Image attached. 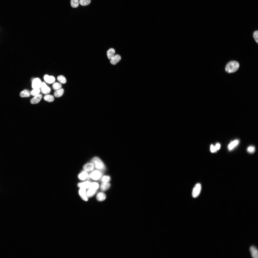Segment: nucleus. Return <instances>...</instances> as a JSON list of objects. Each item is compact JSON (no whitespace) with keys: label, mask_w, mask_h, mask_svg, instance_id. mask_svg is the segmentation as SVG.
<instances>
[{"label":"nucleus","mask_w":258,"mask_h":258,"mask_svg":"<svg viewBox=\"0 0 258 258\" xmlns=\"http://www.w3.org/2000/svg\"><path fill=\"white\" fill-rule=\"evenodd\" d=\"M239 67V64L238 62L234 61H231L226 64L225 70L228 73H233L237 71Z\"/></svg>","instance_id":"1"},{"label":"nucleus","mask_w":258,"mask_h":258,"mask_svg":"<svg viewBox=\"0 0 258 258\" xmlns=\"http://www.w3.org/2000/svg\"><path fill=\"white\" fill-rule=\"evenodd\" d=\"M91 163L94 165L95 168L98 169L103 170L105 168L104 163L101 159L97 157L93 158L91 161Z\"/></svg>","instance_id":"2"},{"label":"nucleus","mask_w":258,"mask_h":258,"mask_svg":"<svg viewBox=\"0 0 258 258\" xmlns=\"http://www.w3.org/2000/svg\"><path fill=\"white\" fill-rule=\"evenodd\" d=\"M201 189V185L199 183L196 184L193 188L192 195L194 198L197 197L199 195Z\"/></svg>","instance_id":"3"},{"label":"nucleus","mask_w":258,"mask_h":258,"mask_svg":"<svg viewBox=\"0 0 258 258\" xmlns=\"http://www.w3.org/2000/svg\"><path fill=\"white\" fill-rule=\"evenodd\" d=\"M32 82V87L33 89H39L41 87L42 83L39 78H35Z\"/></svg>","instance_id":"4"},{"label":"nucleus","mask_w":258,"mask_h":258,"mask_svg":"<svg viewBox=\"0 0 258 258\" xmlns=\"http://www.w3.org/2000/svg\"><path fill=\"white\" fill-rule=\"evenodd\" d=\"M101 176V174L100 172L95 170L90 173L89 177L93 180H97Z\"/></svg>","instance_id":"5"},{"label":"nucleus","mask_w":258,"mask_h":258,"mask_svg":"<svg viewBox=\"0 0 258 258\" xmlns=\"http://www.w3.org/2000/svg\"><path fill=\"white\" fill-rule=\"evenodd\" d=\"M40 88L43 94H47L50 92L51 90L50 88L43 82L42 83Z\"/></svg>","instance_id":"6"},{"label":"nucleus","mask_w":258,"mask_h":258,"mask_svg":"<svg viewBox=\"0 0 258 258\" xmlns=\"http://www.w3.org/2000/svg\"><path fill=\"white\" fill-rule=\"evenodd\" d=\"M43 97L41 94H39L32 98L30 100L31 103L32 104H35L38 103L41 100Z\"/></svg>","instance_id":"7"},{"label":"nucleus","mask_w":258,"mask_h":258,"mask_svg":"<svg viewBox=\"0 0 258 258\" xmlns=\"http://www.w3.org/2000/svg\"><path fill=\"white\" fill-rule=\"evenodd\" d=\"M79 193L80 196L82 199L85 201H88L86 189L81 188L79 190Z\"/></svg>","instance_id":"8"},{"label":"nucleus","mask_w":258,"mask_h":258,"mask_svg":"<svg viewBox=\"0 0 258 258\" xmlns=\"http://www.w3.org/2000/svg\"><path fill=\"white\" fill-rule=\"evenodd\" d=\"M250 250L252 257L253 258H258V251L257 248L254 246H251Z\"/></svg>","instance_id":"9"},{"label":"nucleus","mask_w":258,"mask_h":258,"mask_svg":"<svg viewBox=\"0 0 258 258\" xmlns=\"http://www.w3.org/2000/svg\"><path fill=\"white\" fill-rule=\"evenodd\" d=\"M44 79L46 82L49 84L54 83L55 80V79L54 77L52 76H49L47 75H44Z\"/></svg>","instance_id":"10"},{"label":"nucleus","mask_w":258,"mask_h":258,"mask_svg":"<svg viewBox=\"0 0 258 258\" xmlns=\"http://www.w3.org/2000/svg\"><path fill=\"white\" fill-rule=\"evenodd\" d=\"M121 59V57L120 55L118 54L115 55L110 60V62L112 64L115 65L118 63Z\"/></svg>","instance_id":"11"},{"label":"nucleus","mask_w":258,"mask_h":258,"mask_svg":"<svg viewBox=\"0 0 258 258\" xmlns=\"http://www.w3.org/2000/svg\"><path fill=\"white\" fill-rule=\"evenodd\" d=\"M94 167V165L90 163L85 164L84 165L83 168L85 171H90L93 170Z\"/></svg>","instance_id":"12"},{"label":"nucleus","mask_w":258,"mask_h":258,"mask_svg":"<svg viewBox=\"0 0 258 258\" xmlns=\"http://www.w3.org/2000/svg\"><path fill=\"white\" fill-rule=\"evenodd\" d=\"M91 183L88 181H86L79 183L78 184L77 186L81 188L86 189L89 187Z\"/></svg>","instance_id":"13"},{"label":"nucleus","mask_w":258,"mask_h":258,"mask_svg":"<svg viewBox=\"0 0 258 258\" xmlns=\"http://www.w3.org/2000/svg\"><path fill=\"white\" fill-rule=\"evenodd\" d=\"M89 176L87 173L86 171H82L78 175L79 178L82 180H84L86 178L89 179Z\"/></svg>","instance_id":"14"},{"label":"nucleus","mask_w":258,"mask_h":258,"mask_svg":"<svg viewBox=\"0 0 258 258\" xmlns=\"http://www.w3.org/2000/svg\"><path fill=\"white\" fill-rule=\"evenodd\" d=\"M239 140H236L231 142L228 145V148L229 150H231L238 145Z\"/></svg>","instance_id":"15"},{"label":"nucleus","mask_w":258,"mask_h":258,"mask_svg":"<svg viewBox=\"0 0 258 258\" xmlns=\"http://www.w3.org/2000/svg\"><path fill=\"white\" fill-rule=\"evenodd\" d=\"M106 197V195L105 194L102 192L98 193L96 196L97 200L99 201H104Z\"/></svg>","instance_id":"16"},{"label":"nucleus","mask_w":258,"mask_h":258,"mask_svg":"<svg viewBox=\"0 0 258 258\" xmlns=\"http://www.w3.org/2000/svg\"><path fill=\"white\" fill-rule=\"evenodd\" d=\"M115 51L113 48L109 49L107 52V55L108 58L110 60L115 55Z\"/></svg>","instance_id":"17"},{"label":"nucleus","mask_w":258,"mask_h":258,"mask_svg":"<svg viewBox=\"0 0 258 258\" xmlns=\"http://www.w3.org/2000/svg\"><path fill=\"white\" fill-rule=\"evenodd\" d=\"M30 95V92L27 90H24L21 91L20 93V96L22 97H29Z\"/></svg>","instance_id":"18"},{"label":"nucleus","mask_w":258,"mask_h":258,"mask_svg":"<svg viewBox=\"0 0 258 258\" xmlns=\"http://www.w3.org/2000/svg\"><path fill=\"white\" fill-rule=\"evenodd\" d=\"M64 91V90L62 88L56 90L54 92V96L56 97H60L63 94Z\"/></svg>","instance_id":"19"},{"label":"nucleus","mask_w":258,"mask_h":258,"mask_svg":"<svg viewBox=\"0 0 258 258\" xmlns=\"http://www.w3.org/2000/svg\"><path fill=\"white\" fill-rule=\"evenodd\" d=\"M110 186V184L108 183H103L100 186L101 190L102 191H105L108 189Z\"/></svg>","instance_id":"20"},{"label":"nucleus","mask_w":258,"mask_h":258,"mask_svg":"<svg viewBox=\"0 0 258 258\" xmlns=\"http://www.w3.org/2000/svg\"><path fill=\"white\" fill-rule=\"evenodd\" d=\"M44 99L45 100L48 102H51L54 101V98L52 95H47L44 96Z\"/></svg>","instance_id":"21"},{"label":"nucleus","mask_w":258,"mask_h":258,"mask_svg":"<svg viewBox=\"0 0 258 258\" xmlns=\"http://www.w3.org/2000/svg\"><path fill=\"white\" fill-rule=\"evenodd\" d=\"M96 190L91 189H89L86 193L87 197H90L93 196L95 193Z\"/></svg>","instance_id":"22"},{"label":"nucleus","mask_w":258,"mask_h":258,"mask_svg":"<svg viewBox=\"0 0 258 258\" xmlns=\"http://www.w3.org/2000/svg\"><path fill=\"white\" fill-rule=\"evenodd\" d=\"M57 80L62 84H64L66 82V80L65 78L62 75L58 76L57 77Z\"/></svg>","instance_id":"23"},{"label":"nucleus","mask_w":258,"mask_h":258,"mask_svg":"<svg viewBox=\"0 0 258 258\" xmlns=\"http://www.w3.org/2000/svg\"><path fill=\"white\" fill-rule=\"evenodd\" d=\"M99 185L98 183L96 182L91 183L89 189H91L95 190H97L98 188Z\"/></svg>","instance_id":"24"},{"label":"nucleus","mask_w":258,"mask_h":258,"mask_svg":"<svg viewBox=\"0 0 258 258\" xmlns=\"http://www.w3.org/2000/svg\"><path fill=\"white\" fill-rule=\"evenodd\" d=\"M62 87V85L60 83L58 82H55L52 85L53 89L54 90H57L60 89Z\"/></svg>","instance_id":"25"},{"label":"nucleus","mask_w":258,"mask_h":258,"mask_svg":"<svg viewBox=\"0 0 258 258\" xmlns=\"http://www.w3.org/2000/svg\"><path fill=\"white\" fill-rule=\"evenodd\" d=\"M79 0H71L70 4L71 6L73 8H76L79 5Z\"/></svg>","instance_id":"26"},{"label":"nucleus","mask_w":258,"mask_h":258,"mask_svg":"<svg viewBox=\"0 0 258 258\" xmlns=\"http://www.w3.org/2000/svg\"><path fill=\"white\" fill-rule=\"evenodd\" d=\"M40 92L39 89H34L30 92L31 95L33 96H35L39 95Z\"/></svg>","instance_id":"27"},{"label":"nucleus","mask_w":258,"mask_h":258,"mask_svg":"<svg viewBox=\"0 0 258 258\" xmlns=\"http://www.w3.org/2000/svg\"><path fill=\"white\" fill-rule=\"evenodd\" d=\"M91 2V0H80V4L82 6H86L89 5Z\"/></svg>","instance_id":"28"},{"label":"nucleus","mask_w":258,"mask_h":258,"mask_svg":"<svg viewBox=\"0 0 258 258\" xmlns=\"http://www.w3.org/2000/svg\"><path fill=\"white\" fill-rule=\"evenodd\" d=\"M110 177L109 176H104L103 177L102 179V181L103 183H107L110 181Z\"/></svg>","instance_id":"29"},{"label":"nucleus","mask_w":258,"mask_h":258,"mask_svg":"<svg viewBox=\"0 0 258 258\" xmlns=\"http://www.w3.org/2000/svg\"><path fill=\"white\" fill-rule=\"evenodd\" d=\"M255 150V148L253 146H250L248 147L247 149V151L248 152L251 153H252L254 152Z\"/></svg>","instance_id":"30"},{"label":"nucleus","mask_w":258,"mask_h":258,"mask_svg":"<svg viewBox=\"0 0 258 258\" xmlns=\"http://www.w3.org/2000/svg\"><path fill=\"white\" fill-rule=\"evenodd\" d=\"M253 37L256 42L258 43V31H255L253 34Z\"/></svg>","instance_id":"31"},{"label":"nucleus","mask_w":258,"mask_h":258,"mask_svg":"<svg viewBox=\"0 0 258 258\" xmlns=\"http://www.w3.org/2000/svg\"><path fill=\"white\" fill-rule=\"evenodd\" d=\"M210 150L211 152L212 153H214L217 151L215 146H214L213 145H211L210 146Z\"/></svg>","instance_id":"32"},{"label":"nucleus","mask_w":258,"mask_h":258,"mask_svg":"<svg viewBox=\"0 0 258 258\" xmlns=\"http://www.w3.org/2000/svg\"><path fill=\"white\" fill-rule=\"evenodd\" d=\"M220 144L219 143H217L216 144L215 147L217 150H218L220 149Z\"/></svg>","instance_id":"33"},{"label":"nucleus","mask_w":258,"mask_h":258,"mask_svg":"<svg viewBox=\"0 0 258 258\" xmlns=\"http://www.w3.org/2000/svg\"><path fill=\"white\" fill-rule=\"evenodd\" d=\"M34 78H32V79H31V81H32H32H33V80H34Z\"/></svg>","instance_id":"34"}]
</instances>
